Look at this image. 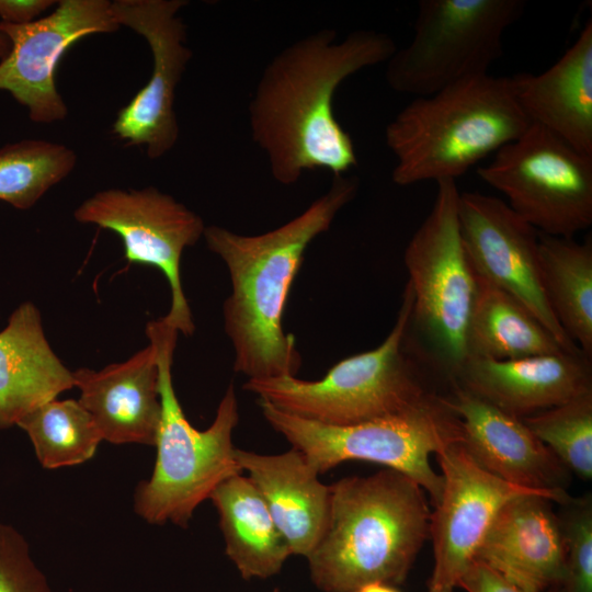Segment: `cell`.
Returning a JSON list of instances; mask_svg holds the SVG:
<instances>
[{
    "instance_id": "21",
    "label": "cell",
    "mask_w": 592,
    "mask_h": 592,
    "mask_svg": "<svg viewBox=\"0 0 592 592\" xmlns=\"http://www.w3.org/2000/svg\"><path fill=\"white\" fill-rule=\"evenodd\" d=\"M236 460L263 498L293 555L307 556L321 538L330 511V486L318 479L296 448L266 455L236 448Z\"/></svg>"
},
{
    "instance_id": "3",
    "label": "cell",
    "mask_w": 592,
    "mask_h": 592,
    "mask_svg": "<svg viewBox=\"0 0 592 592\" xmlns=\"http://www.w3.org/2000/svg\"><path fill=\"white\" fill-rule=\"evenodd\" d=\"M326 530L307 556L310 578L323 592H355L371 582L401 584L429 538L425 491L385 468L330 485Z\"/></svg>"
},
{
    "instance_id": "27",
    "label": "cell",
    "mask_w": 592,
    "mask_h": 592,
    "mask_svg": "<svg viewBox=\"0 0 592 592\" xmlns=\"http://www.w3.org/2000/svg\"><path fill=\"white\" fill-rule=\"evenodd\" d=\"M77 166V153L62 144L24 139L0 148V200L32 208Z\"/></svg>"
},
{
    "instance_id": "29",
    "label": "cell",
    "mask_w": 592,
    "mask_h": 592,
    "mask_svg": "<svg viewBox=\"0 0 592 592\" xmlns=\"http://www.w3.org/2000/svg\"><path fill=\"white\" fill-rule=\"evenodd\" d=\"M559 515L566 539V571L559 592H592V500L569 498Z\"/></svg>"
},
{
    "instance_id": "25",
    "label": "cell",
    "mask_w": 592,
    "mask_h": 592,
    "mask_svg": "<svg viewBox=\"0 0 592 592\" xmlns=\"http://www.w3.org/2000/svg\"><path fill=\"white\" fill-rule=\"evenodd\" d=\"M539 261L548 304L572 342L592 357V240L539 232Z\"/></svg>"
},
{
    "instance_id": "32",
    "label": "cell",
    "mask_w": 592,
    "mask_h": 592,
    "mask_svg": "<svg viewBox=\"0 0 592 592\" xmlns=\"http://www.w3.org/2000/svg\"><path fill=\"white\" fill-rule=\"evenodd\" d=\"M56 3L55 0H0V19L8 24H29Z\"/></svg>"
},
{
    "instance_id": "10",
    "label": "cell",
    "mask_w": 592,
    "mask_h": 592,
    "mask_svg": "<svg viewBox=\"0 0 592 592\" xmlns=\"http://www.w3.org/2000/svg\"><path fill=\"white\" fill-rule=\"evenodd\" d=\"M477 174L540 234L572 238L592 225V157L540 125L532 123Z\"/></svg>"
},
{
    "instance_id": "9",
    "label": "cell",
    "mask_w": 592,
    "mask_h": 592,
    "mask_svg": "<svg viewBox=\"0 0 592 592\" xmlns=\"http://www.w3.org/2000/svg\"><path fill=\"white\" fill-rule=\"evenodd\" d=\"M525 7L523 0L419 1L410 43L387 61L388 86L417 98L488 73Z\"/></svg>"
},
{
    "instance_id": "13",
    "label": "cell",
    "mask_w": 592,
    "mask_h": 592,
    "mask_svg": "<svg viewBox=\"0 0 592 592\" xmlns=\"http://www.w3.org/2000/svg\"><path fill=\"white\" fill-rule=\"evenodd\" d=\"M109 0H59L48 15L23 25L0 22L11 43L0 60V91L9 92L25 106L35 123L64 121L68 107L56 88L60 59L77 42L94 34H107L122 26Z\"/></svg>"
},
{
    "instance_id": "26",
    "label": "cell",
    "mask_w": 592,
    "mask_h": 592,
    "mask_svg": "<svg viewBox=\"0 0 592 592\" xmlns=\"http://www.w3.org/2000/svg\"><path fill=\"white\" fill-rule=\"evenodd\" d=\"M16 425L26 432L38 462L47 469L86 463L103 441L91 414L73 399L47 401Z\"/></svg>"
},
{
    "instance_id": "22",
    "label": "cell",
    "mask_w": 592,
    "mask_h": 592,
    "mask_svg": "<svg viewBox=\"0 0 592 592\" xmlns=\"http://www.w3.org/2000/svg\"><path fill=\"white\" fill-rule=\"evenodd\" d=\"M72 387V372L52 350L37 307L19 305L0 331V430Z\"/></svg>"
},
{
    "instance_id": "6",
    "label": "cell",
    "mask_w": 592,
    "mask_h": 592,
    "mask_svg": "<svg viewBox=\"0 0 592 592\" xmlns=\"http://www.w3.org/2000/svg\"><path fill=\"white\" fill-rule=\"evenodd\" d=\"M455 180L436 182L431 210L409 240L403 262L412 307L406 345L424 371L451 385L469 357L468 332L477 277L459 232Z\"/></svg>"
},
{
    "instance_id": "7",
    "label": "cell",
    "mask_w": 592,
    "mask_h": 592,
    "mask_svg": "<svg viewBox=\"0 0 592 592\" xmlns=\"http://www.w3.org/2000/svg\"><path fill=\"white\" fill-rule=\"evenodd\" d=\"M411 307L412 295L406 285L396 322L384 341L338 362L321 379L252 378L242 388L288 414L332 426L408 411L434 394L406 345Z\"/></svg>"
},
{
    "instance_id": "35",
    "label": "cell",
    "mask_w": 592,
    "mask_h": 592,
    "mask_svg": "<svg viewBox=\"0 0 592 592\" xmlns=\"http://www.w3.org/2000/svg\"><path fill=\"white\" fill-rule=\"evenodd\" d=\"M272 592H281L278 589H274Z\"/></svg>"
},
{
    "instance_id": "30",
    "label": "cell",
    "mask_w": 592,
    "mask_h": 592,
    "mask_svg": "<svg viewBox=\"0 0 592 592\" xmlns=\"http://www.w3.org/2000/svg\"><path fill=\"white\" fill-rule=\"evenodd\" d=\"M0 592H52L25 537L0 522Z\"/></svg>"
},
{
    "instance_id": "8",
    "label": "cell",
    "mask_w": 592,
    "mask_h": 592,
    "mask_svg": "<svg viewBox=\"0 0 592 592\" xmlns=\"http://www.w3.org/2000/svg\"><path fill=\"white\" fill-rule=\"evenodd\" d=\"M266 422L299 451L318 475L346 460L384 465L414 480L436 505L443 477L432 468L430 455L464 437L459 417L448 398L432 394L399 414L346 426L325 425L288 414L258 399Z\"/></svg>"
},
{
    "instance_id": "12",
    "label": "cell",
    "mask_w": 592,
    "mask_h": 592,
    "mask_svg": "<svg viewBox=\"0 0 592 592\" xmlns=\"http://www.w3.org/2000/svg\"><path fill=\"white\" fill-rule=\"evenodd\" d=\"M185 0H114L111 8L121 26L143 36L152 55L148 82L122 107L112 133L127 146L146 149L150 159L169 152L178 141L175 89L192 50L186 45V25L179 12Z\"/></svg>"
},
{
    "instance_id": "34",
    "label": "cell",
    "mask_w": 592,
    "mask_h": 592,
    "mask_svg": "<svg viewBox=\"0 0 592 592\" xmlns=\"http://www.w3.org/2000/svg\"><path fill=\"white\" fill-rule=\"evenodd\" d=\"M11 50L10 39L0 31V60L5 58Z\"/></svg>"
},
{
    "instance_id": "17",
    "label": "cell",
    "mask_w": 592,
    "mask_h": 592,
    "mask_svg": "<svg viewBox=\"0 0 592 592\" xmlns=\"http://www.w3.org/2000/svg\"><path fill=\"white\" fill-rule=\"evenodd\" d=\"M553 501L558 499L543 492L510 499L493 519L473 560L526 592L559 588L566 571V539Z\"/></svg>"
},
{
    "instance_id": "2",
    "label": "cell",
    "mask_w": 592,
    "mask_h": 592,
    "mask_svg": "<svg viewBox=\"0 0 592 592\" xmlns=\"http://www.w3.org/2000/svg\"><path fill=\"white\" fill-rule=\"evenodd\" d=\"M358 191V179L333 177L328 191L300 215L267 232L246 236L207 226V248L226 264L231 293L223 306L234 371L248 379L296 376L303 360L282 326L294 278L308 246L326 232Z\"/></svg>"
},
{
    "instance_id": "16",
    "label": "cell",
    "mask_w": 592,
    "mask_h": 592,
    "mask_svg": "<svg viewBox=\"0 0 592 592\" xmlns=\"http://www.w3.org/2000/svg\"><path fill=\"white\" fill-rule=\"evenodd\" d=\"M452 388L447 398L462 421V443L482 468L509 483L563 501L570 498L566 492L570 470L522 419L457 385Z\"/></svg>"
},
{
    "instance_id": "11",
    "label": "cell",
    "mask_w": 592,
    "mask_h": 592,
    "mask_svg": "<svg viewBox=\"0 0 592 592\" xmlns=\"http://www.w3.org/2000/svg\"><path fill=\"white\" fill-rule=\"evenodd\" d=\"M81 224L95 225L122 239L126 260L152 265L168 280L171 307L164 318L189 337L195 329L181 282V258L206 228L202 217L155 186L105 189L84 200L73 212Z\"/></svg>"
},
{
    "instance_id": "20",
    "label": "cell",
    "mask_w": 592,
    "mask_h": 592,
    "mask_svg": "<svg viewBox=\"0 0 592 592\" xmlns=\"http://www.w3.org/2000/svg\"><path fill=\"white\" fill-rule=\"evenodd\" d=\"M517 101L531 123L592 157V22L545 71L512 76Z\"/></svg>"
},
{
    "instance_id": "14",
    "label": "cell",
    "mask_w": 592,
    "mask_h": 592,
    "mask_svg": "<svg viewBox=\"0 0 592 592\" xmlns=\"http://www.w3.org/2000/svg\"><path fill=\"white\" fill-rule=\"evenodd\" d=\"M462 242L475 274L524 305L563 350L580 349L566 334L546 298L539 232L496 196L464 192L458 200Z\"/></svg>"
},
{
    "instance_id": "18",
    "label": "cell",
    "mask_w": 592,
    "mask_h": 592,
    "mask_svg": "<svg viewBox=\"0 0 592 592\" xmlns=\"http://www.w3.org/2000/svg\"><path fill=\"white\" fill-rule=\"evenodd\" d=\"M591 360L581 351L506 361L469 357L452 385L523 419L592 391Z\"/></svg>"
},
{
    "instance_id": "31",
    "label": "cell",
    "mask_w": 592,
    "mask_h": 592,
    "mask_svg": "<svg viewBox=\"0 0 592 592\" xmlns=\"http://www.w3.org/2000/svg\"><path fill=\"white\" fill-rule=\"evenodd\" d=\"M466 592H526L486 565L473 560L458 582ZM546 592H559L557 588Z\"/></svg>"
},
{
    "instance_id": "28",
    "label": "cell",
    "mask_w": 592,
    "mask_h": 592,
    "mask_svg": "<svg viewBox=\"0 0 592 592\" xmlns=\"http://www.w3.org/2000/svg\"><path fill=\"white\" fill-rule=\"evenodd\" d=\"M570 470L592 478V391L522 419Z\"/></svg>"
},
{
    "instance_id": "4",
    "label": "cell",
    "mask_w": 592,
    "mask_h": 592,
    "mask_svg": "<svg viewBox=\"0 0 592 592\" xmlns=\"http://www.w3.org/2000/svg\"><path fill=\"white\" fill-rule=\"evenodd\" d=\"M531 124L512 76L488 72L417 96L385 128L386 146L396 159L391 180L400 186L456 181Z\"/></svg>"
},
{
    "instance_id": "5",
    "label": "cell",
    "mask_w": 592,
    "mask_h": 592,
    "mask_svg": "<svg viewBox=\"0 0 592 592\" xmlns=\"http://www.w3.org/2000/svg\"><path fill=\"white\" fill-rule=\"evenodd\" d=\"M157 351L161 418L155 446L157 457L149 479L138 483L134 510L146 522L187 527L195 509L227 478L241 474L232 444L239 421L232 384L227 387L213 423L203 431L186 419L178 400L172 362L179 331L162 317L147 323Z\"/></svg>"
},
{
    "instance_id": "24",
    "label": "cell",
    "mask_w": 592,
    "mask_h": 592,
    "mask_svg": "<svg viewBox=\"0 0 592 592\" xmlns=\"http://www.w3.org/2000/svg\"><path fill=\"white\" fill-rule=\"evenodd\" d=\"M476 277L469 357L506 361L566 351L517 299Z\"/></svg>"
},
{
    "instance_id": "1",
    "label": "cell",
    "mask_w": 592,
    "mask_h": 592,
    "mask_svg": "<svg viewBox=\"0 0 592 592\" xmlns=\"http://www.w3.org/2000/svg\"><path fill=\"white\" fill-rule=\"evenodd\" d=\"M396 50L384 32L356 30L337 42V32L323 29L272 58L248 112L251 137L276 182L292 185L305 171L319 169L342 175L357 166L353 140L334 115L335 91L352 75L387 62Z\"/></svg>"
},
{
    "instance_id": "15",
    "label": "cell",
    "mask_w": 592,
    "mask_h": 592,
    "mask_svg": "<svg viewBox=\"0 0 592 592\" xmlns=\"http://www.w3.org/2000/svg\"><path fill=\"white\" fill-rule=\"evenodd\" d=\"M436 456L443 491L430 516L434 566L428 592H454L500 509L515 496L540 491L509 483L487 471L462 442L447 445ZM554 497L560 504L566 502Z\"/></svg>"
},
{
    "instance_id": "19",
    "label": "cell",
    "mask_w": 592,
    "mask_h": 592,
    "mask_svg": "<svg viewBox=\"0 0 592 592\" xmlns=\"http://www.w3.org/2000/svg\"><path fill=\"white\" fill-rule=\"evenodd\" d=\"M79 402L93 418L102 439L113 444L155 446L161 418L159 367L153 344L101 371L72 372Z\"/></svg>"
},
{
    "instance_id": "33",
    "label": "cell",
    "mask_w": 592,
    "mask_h": 592,
    "mask_svg": "<svg viewBox=\"0 0 592 592\" xmlns=\"http://www.w3.org/2000/svg\"><path fill=\"white\" fill-rule=\"evenodd\" d=\"M355 592H400L395 585L384 582H371L358 588Z\"/></svg>"
},
{
    "instance_id": "23",
    "label": "cell",
    "mask_w": 592,
    "mask_h": 592,
    "mask_svg": "<svg viewBox=\"0 0 592 592\" xmlns=\"http://www.w3.org/2000/svg\"><path fill=\"white\" fill-rule=\"evenodd\" d=\"M225 542V553L244 580L278 573L293 555L255 486L234 475L212 492Z\"/></svg>"
}]
</instances>
